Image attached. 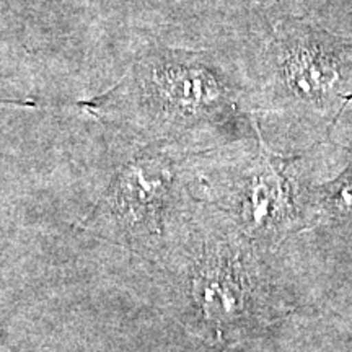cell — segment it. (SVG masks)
<instances>
[{
    "instance_id": "obj_6",
    "label": "cell",
    "mask_w": 352,
    "mask_h": 352,
    "mask_svg": "<svg viewBox=\"0 0 352 352\" xmlns=\"http://www.w3.org/2000/svg\"><path fill=\"white\" fill-rule=\"evenodd\" d=\"M321 206L331 219L352 223V165L324 188Z\"/></svg>"
},
{
    "instance_id": "obj_4",
    "label": "cell",
    "mask_w": 352,
    "mask_h": 352,
    "mask_svg": "<svg viewBox=\"0 0 352 352\" xmlns=\"http://www.w3.org/2000/svg\"><path fill=\"white\" fill-rule=\"evenodd\" d=\"M192 302L202 327L223 338L250 314V283L235 258L210 254L192 279Z\"/></svg>"
},
{
    "instance_id": "obj_2",
    "label": "cell",
    "mask_w": 352,
    "mask_h": 352,
    "mask_svg": "<svg viewBox=\"0 0 352 352\" xmlns=\"http://www.w3.org/2000/svg\"><path fill=\"white\" fill-rule=\"evenodd\" d=\"M277 87L297 103L338 104L352 70V38H342L298 19L274 26L270 46Z\"/></svg>"
},
{
    "instance_id": "obj_1",
    "label": "cell",
    "mask_w": 352,
    "mask_h": 352,
    "mask_svg": "<svg viewBox=\"0 0 352 352\" xmlns=\"http://www.w3.org/2000/svg\"><path fill=\"white\" fill-rule=\"evenodd\" d=\"M78 107L101 121L135 120L164 131H191L233 116L236 90L208 52L153 47L120 82Z\"/></svg>"
},
{
    "instance_id": "obj_3",
    "label": "cell",
    "mask_w": 352,
    "mask_h": 352,
    "mask_svg": "<svg viewBox=\"0 0 352 352\" xmlns=\"http://www.w3.org/2000/svg\"><path fill=\"white\" fill-rule=\"evenodd\" d=\"M171 183L170 158L158 151L140 152L114 176L96 214L129 233H157Z\"/></svg>"
},
{
    "instance_id": "obj_5",
    "label": "cell",
    "mask_w": 352,
    "mask_h": 352,
    "mask_svg": "<svg viewBox=\"0 0 352 352\" xmlns=\"http://www.w3.org/2000/svg\"><path fill=\"white\" fill-rule=\"evenodd\" d=\"M292 210L285 164L263 151L241 191V217L252 232L276 228Z\"/></svg>"
}]
</instances>
